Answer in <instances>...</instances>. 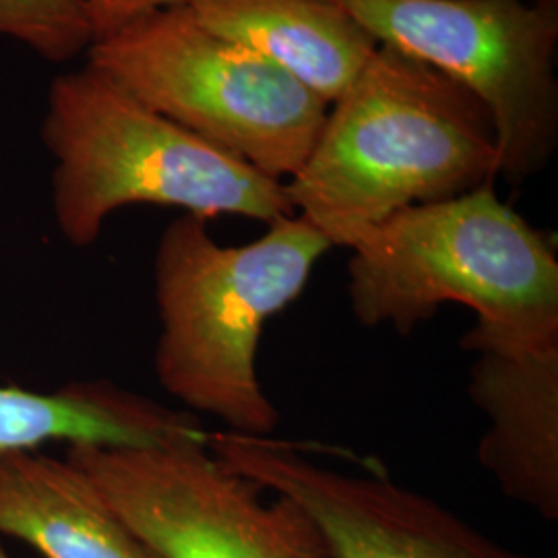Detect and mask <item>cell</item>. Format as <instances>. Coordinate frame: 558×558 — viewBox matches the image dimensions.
Masks as SVG:
<instances>
[{"instance_id":"1","label":"cell","mask_w":558,"mask_h":558,"mask_svg":"<svg viewBox=\"0 0 558 558\" xmlns=\"http://www.w3.org/2000/svg\"><path fill=\"white\" fill-rule=\"evenodd\" d=\"M288 199L333 246L405 207L451 199L499 177L488 110L435 66L379 44L331 104Z\"/></svg>"},{"instance_id":"2","label":"cell","mask_w":558,"mask_h":558,"mask_svg":"<svg viewBox=\"0 0 558 558\" xmlns=\"http://www.w3.org/2000/svg\"><path fill=\"white\" fill-rule=\"evenodd\" d=\"M348 296L364 327L401 336L456 302L476 313L468 352L558 345L555 246L502 203L495 180L405 207L348 242Z\"/></svg>"},{"instance_id":"3","label":"cell","mask_w":558,"mask_h":558,"mask_svg":"<svg viewBox=\"0 0 558 558\" xmlns=\"http://www.w3.org/2000/svg\"><path fill=\"white\" fill-rule=\"evenodd\" d=\"M331 246L300 214L269 221L260 239L240 246L218 244L197 216L172 221L154 259L161 389L230 433L269 437L279 412L257 375L259 339Z\"/></svg>"},{"instance_id":"4","label":"cell","mask_w":558,"mask_h":558,"mask_svg":"<svg viewBox=\"0 0 558 558\" xmlns=\"http://www.w3.org/2000/svg\"><path fill=\"white\" fill-rule=\"evenodd\" d=\"M41 140L57 161L60 234L80 248L94 244L126 205L265 223L296 214L281 180L166 119L89 64L50 85Z\"/></svg>"},{"instance_id":"5","label":"cell","mask_w":558,"mask_h":558,"mask_svg":"<svg viewBox=\"0 0 558 558\" xmlns=\"http://www.w3.org/2000/svg\"><path fill=\"white\" fill-rule=\"evenodd\" d=\"M89 66L281 182L302 168L329 110L276 62L201 25L189 4L149 13L94 41Z\"/></svg>"},{"instance_id":"6","label":"cell","mask_w":558,"mask_h":558,"mask_svg":"<svg viewBox=\"0 0 558 558\" xmlns=\"http://www.w3.org/2000/svg\"><path fill=\"white\" fill-rule=\"evenodd\" d=\"M379 41L435 66L488 110L499 177L523 182L557 149V2L331 0Z\"/></svg>"},{"instance_id":"7","label":"cell","mask_w":558,"mask_h":558,"mask_svg":"<svg viewBox=\"0 0 558 558\" xmlns=\"http://www.w3.org/2000/svg\"><path fill=\"white\" fill-rule=\"evenodd\" d=\"M64 459L160 558H331L294 500L223 465L209 442L151 449L69 445Z\"/></svg>"},{"instance_id":"8","label":"cell","mask_w":558,"mask_h":558,"mask_svg":"<svg viewBox=\"0 0 558 558\" xmlns=\"http://www.w3.org/2000/svg\"><path fill=\"white\" fill-rule=\"evenodd\" d=\"M209 451L315 521L331 558H530L385 472L341 474L274 437L209 433Z\"/></svg>"},{"instance_id":"9","label":"cell","mask_w":558,"mask_h":558,"mask_svg":"<svg viewBox=\"0 0 558 558\" xmlns=\"http://www.w3.org/2000/svg\"><path fill=\"white\" fill-rule=\"evenodd\" d=\"M468 391L488 416L480 465L511 500L558 519V345L474 352Z\"/></svg>"},{"instance_id":"10","label":"cell","mask_w":558,"mask_h":558,"mask_svg":"<svg viewBox=\"0 0 558 558\" xmlns=\"http://www.w3.org/2000/svg\"><path fill=\"white\" fill-rule=\"evenodd\" d=\"M46 442L151 449L207 445L209 433L191 414L106 380H75L57 391L0 385V456Z\"/></svg>"},{"instance_id":"11","label":"cell","mask_w":558,"mask_h":558,"mask_svg":"<svg viewBox=\"0 0 558 558\" xmlns=\"http://www.w3.org/2000/svg\"><path fill=\"white\" fill-rule=\"evenodd\" d=\"M0 536L44 558H160L77 465L40 451L0 456Z\"/></svg>"},{"instance_id":"12","label":"cell","mask_w":558,"mask_h":558,"mask_svg":"<svg viewBox=\"0 0 558 558\" xmlns=\"http://www.w3.org/2000/svg\"><path fill=\"white\" fill-rule=\"evenodd\" d=\"M209 32L259 52L333 104L379 41L331 0H191Z\"/></svg>"},{"instance_id":"13","label":"cell","mask_w":558,"mask_h":558,"mask_svg":"<svg viewBox=\"0 0 558 558\" xmlns=\"http://www.w3.org/2000/svg\"><path fill=\"white\" fill-rule=\"evenodd\" d=\"M0 36L25 44L41 59L64 62L94 44L80 0H0Z\"/></svg>"},{"instance_id":"14","label":"cell","mask_w":558,"mask_h":558,"mask_svg":"<svg viewBox=\"0 0 558 558\" xmlns=\"http://www.w3.org/2000/svg\"><path fill=\"white\" fill-rule=\"evenodd\" d=\"M80 2L87 13V20L92 23L94 41L112 36L124 25L141 20L149 13L191 4V0H80Z\"/></svg>"},{"instance_id":"15","label":"cell","mask_w":558,"mask_h":558,"mask_svg":"<svg viewBox=\"0 0 558 558\" xmlns=\"http://www.w3.org/2000/svg\"><path fill=\"white\" fill-rule=\"evenodd\" d=\"M0 558H13L7 550H4V546H2V542H0Z\"/></svg>"},{"instance_id":"16","label":"cell","mask_w":558,"mask_h":558,"mask_svg":"<svg viewBox=\"0 0 558 558\" xmlns=\"http://www.w3.org/2000/svg\"><path fill=\"white\" fill-rule=\"evenodd\" d=\"M546 2H557V0H546Z\"/></svg>"}]
</instances>
